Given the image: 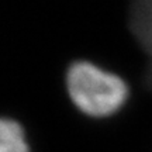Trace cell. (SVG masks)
I'll use <instances>...</instances> for the list:
<instances>
[{
	"label": "cell",
	"instance_id": "obj_1",
	"mask_svg": "<svg viewBox=\"0 0 152 152\" xmlns=\"http://www.w3.org/2000/svg\"><path fill=\"white\" fill-rule=\"evenodd\" d=\"M66 90L76 109L93 118H106L123 109L130 96L123 77L89 61H75L66 71Z\"/></svg>",
	"mask_w": 152,
	"mask_h": 152
},
{
	"label": "cell",
	"instance_id": "obj_2",
	"mask_svg": "<svg viewBox=\"0 0 152 152\" xmlns=\"http://www.w3.org/2000/svg\"><path fill=\"white\" fill-rule=\"evenodd\" d=\"M130 28L152 62V0L131 1Z\"/></svg>",
	"mask_w": 152,
	"mask_h": 152
},
{
	"label": "cell",
	"instance_id": "obj_3",
	"mask_svg": "<svg viewBox=\"0 0 152 152\" xmlns=\"http://www.w3.org/2000/svg\"><path fill=\"white\" fill-rule=\"evenodd\" d=\"M0 152H31L24 128L16 120L0 117Z\"/></svg>",
	"mask_w": 152,
	"mask_h": 152
}]
</instances>
